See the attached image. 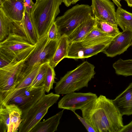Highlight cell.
Instances as JSON below:
<instances>
[{
    "label": "cell",
    "mask_w": 132,
    "mask_h": 132,
    "mask_svg": "<svg viewBox=\"0 0 132 132\" xmlns=\"http://www.w3.org/2000/svg\"><path fill=\"white\" fill-rule=\"evenodd\" d=\"M3 105L7 109L9 114L10 123L7 132L18 131L19 126L22 121V111L13 104Z\"/></svg>",
    "instance_id": "ffe728a7"
},
{
    "label": "cell",
    "mask_w": 132,
    "mask_h": 132,
    "mask_svg": "<svg viewBox=\"0 0 132 132\" xmlns=\"http://www.w3.org/2000/svg\"><path fill=\"white\" fill-rule=\"evenodd\" d=\"M132 42V31H123L115 37L102 52L107 56L113 57L126 51Z\"/></svg>",
    "instance_id": "8fae6325"
},
{
    "label": "cell",
    "mask_w": 132,
    "mask_h": 132,
    "mask_svg": "<svg viewBox=\"0 0 132 132\" xmlns=\"http://www.w3.org/2000/svg\"><path fill=\"white\" fill-rule=\"evenodd\" d=\"M80 0H74L73 2V4H76L78 1Z\"/></svg>",
    "instance_id": "f35d334b"
},
{
    "label": "cell",
    "mask_w": 132,
    "mask_h": 132,
    "mask_svg": "<svg viewBox=\"0 0 132 132\" xmlns=\"http://www.w3.org/2000/svg\"><path fill=\"white\" fill-rule=\"evenodd\" d=\"M22 21L23 28L24 38L31 44L36 45L39 40V37L26 9Z\"/></svg>",
    "instance_id": "d6986e66"
},
{
    "label": "cell",
    "mask_w": 132,
    "mask_h": 132,
    "mask_svg": "<svg viewBox=\"0 0 132 132\" xmlns=\"http://www.w3.org/2000/svg\"><path fill=\"white\" fill-rule=\"evenodd\" d=\"M11 20L0 9V42L6 39L10 34V26Z\"/></svg>",
    "instance_id": "d4e9b609"
},
{
    "label": "cell",
    "mask_w": 132,
    "mask_h": 132,
    "mask_svg": "<svg viewBox=\"0 0 132 132\" xmlns=\"http://www.w3.org/2000/svg\"><path fill=\"white\" fill-rule=\"evenodd\" d=\"M73 112L85 127L87 131L96 132L93 127L87 122L85 119L83 117H81L75 112Z\"/></svg>",
    "instance_id": "1f68e13d"
},
{
    "label": "cell",
    "mask_w": 132,
    "mask_h": 132,
    "mask_svg": "<svg viewBox=\"0 0 132 132\" xmlns=\"http://www.w3.org/2000/svg\"><path fill=\"white\" fill-rule=\"evenodd\" d=\"M36 46L16 35L10 33L5 40L0 43V52L17 61L26 57Z\"/></svg>",
    "instance_id": "ba28073f"
},
{
    "label": "cell",
    "mask_w": 132,
    "mask_h": 132,
    "mask_svg": "<svg viewBox=\"0 0 132 132\" xmlns=\"http://www.w3.org/2000/svg\"><path fill=\"white\" fill-rule=\"evenodd\" d=\"M95 67L87 61L83 62L74 69L68 72L56 83L55 93L66 94L88 87L94 77Z\"/></svg>",
    "instance_id": "7a4b0ae2"
},
{
    "label": "cell",
    "mask_w": 132,
    "mask_h": 132,
    "mask_svg": "<svg viewBox=\"0 0 132 132\" xmlns=\"http://www.w3.org/2000/svg\"><path fill=\"white\" fill-rule=\"evenodd\" d=\"M44 86H31L8 91L0 92V104H13L22 112L30 108L45 94Z\"/></svg>",
    "instance_id": "5b68a950"
},
{
    "label": "cell",
    "mask_w": 132,
    "mask_h": 132,
    "mask_svg": "<svg viewBox=\"0 0 132 132\" xmlns=\"http://www.w3.org/2000/svg\"><path fill=\"white\" fill-rule=\"evenodd\" d=\"M95 27L108 35L115 37L119 34L120 31L118 25L95 18Z\"/></svg>",
    "instance_id": "cb8c5ba5"
},
{
    "label": "cell",
    "mask_w": 132,
    "mask_h": 132,
    "mask_svg": "<svg viewBox=\"0 0 132 132\" xmlns=\"http://www.w3.org/2000/svg\"><path fill=\"white\" fill-rule=\"evenodd\" d=\"M47 34L48 39L51 40H58L61 37L55 22L50 29Z\"/></svg>",
    "instance_id": "f546056e"
},
{
    "label": "cell",
    "mask_w": 132,
    "mask_h": 132,
    "mask_svg": "<svg viewBox=\"0 0 132 132\" xmlns=\"http://www.w3.org/2000/svg\"><path fill=\"white\" fill-rule=\"evenodd\" d=\"M128 6L132 7V0H126Z\"/></svg>",
    "instance_id": "8d00e7d4"
},
{
    "label": "cell",
    "mask_w": 132,
    "mask_h": 132,
    "mask_svg": "<svg viewBox=\"0 0 132 132\" xmlns=\"http://www.w3.org/2000/svg\"><path fill=\"white\" fill-rule=\"evenodd\" d=\"M131 46H132V43H131Z\"/></svg>",
    "instance_id": "ab89813d"
},
{
    "label": "cell",
    "mask_w": 132,
    "mask_h": 132,
    "mask_svg": "<svg viewBox=\"0 0 132 132\" xmlns=\"http://www.w3.org/2000/svg\"><path fill=\"white\" fill-rule=\"evenodd\" d=\"M64 110L44 121L39 122L30 132H54L56 131Z\"/></svg>",
    "instance_id": "ac0fdd59"
},
{
    "label": "cell",
    "mask_w": 132,
    "mask_h": 132,
    "mask_svg": "<svg viewBox=\"0 0 132 132\" xmlns=\"http://www.w3.org/2000/svg\"><path fill=\"white\" fill-rule=\"evenodd\" d=\"M5 0H0V6H1Z\"/></svg>",
    "instance_id": "74e56055"
},
{
    "label": "cell",
    "mask_w": 132,
    "mask_h": 132,
    "mask_svg": "<svg viewBox=\"0 0 132 132\" xmlns=\"http://www.w3.org/2000/svg\"><path fill=\"white\" fill-rule=\"evenodd\" d=\"M115 37L110 36L95 27L79 42L83 46L86 47L100 44L108 45Z\"/></svg>",
    "instance_id": "2e32d148"
},
{
    "label": "cell",
    "mask_w": 132,
    "mask_h": 132,
    "mask_svg": "<svg viewBox=\"0 0 132 132\" xmlns=\"http://www.w3.org/2000/svg\"><path fill=\"white\" fill-rule=\"evenodd\" d=\"M63 0H36L31 9L30 18L39 39L47 34L60 12Z\"/></svg>",
    "instance_id": "3957f363"
},
{
    "label": "cell",
    "mask_w": 132,
    "mask_h": 132,
    "mask_svg": "<svg viewBox=\"0 0 132 132\" xmlns=\"http://www.w3.org/2000/svg\"><path fill=\"white\" fill-rule=\"evenodd\" d=\"M24 4L25 9L30 16L31 9L34 3L32 0H24Z\"/></svg>",
    "instance_id": "d6a6232c"
},
{
    "label": "cell",
    "mask_w": 132,
    "mask_h": 132,
    "mask_svg": "<svg viewBox=\"0 0 132 132\" xmlns=\"http://www.w3.org/2000/svg\"><path fill=\"white\" fill-rule=\"evenodd\" d=\"M113 2L117 5L118 7H121V5L120 2L121 0H112ZM126 1V0H124Z\"/></svg>",
    "instance_id": "d590c367"
},
{
    "label": "cell",
    "mask_w": 132,
    "mask_h": 132,
    "mask_svg": "<svg viewBox=\"0 0 132 132\" xmlns=\"http://www.w3.org/2000/svg\"><path fill=\"white\" fill-rule=\"evenodd\" d=\"M59 40H49L47 33L41 38L24 61L15 84L25 77L35 67L49 62L55 54Z\"/></svg>",
    "instance_id": "277c9868"
},
{
    "label": "cell",
    "mask_w": 132,
    "mask_h": 132,
    "mask_svg": "<svg viewBox=\"0 0 132 132\" xmlns=\"http://www.w3.org/2000/svg\"><path fill=\"white\" fill-rule=\"evenodd\" d=\"M97 97L96 94L91 92H74L67 94L58 102V108L70 110L74 112L76 110H81Z\"/></svg>",
    "instance_id": "30bf717a"
},
{
    "label": "cell",
    "mask_w": 132,
    "mask_h": 132,
    "mask_svg": "<svg viewBox=\"0 0 132 132\" xmlns=\"http://www.w3.org/2000/svg\"><path fill=\"white\" fill-rule=\"evenodd\" d=\"M49 62L42 64L37 75L30 86L39 87L44 86L45 79Z\"/></svg>",
    "instance_id": "4316f807"
},
{
    "label": "cell",
    "mask_w": 132,
    "mask_h": 132,
    "mask_svg": "<svg viewBox=\"0 0 132 132\" xmlns=\"http://www.w3.org/2000/svg\"><path fill=\"white\" fill-rule=\"evenodd\" d=\"M69 44L67 36L61 37L55 54L49 62L50 65L54 68L61 61L66 57Z\"/></svg>",
    "instance_id": "44dd1931"
},
{
    "label": "cell",
    "mask_w": 132,
    "mask_h": 132,
    "mask_svg": "<svg viewBox=\"0 0 132 132\" xmlns=\"http://www.w3.org/2000/svg\"><path fill=\"white\" fill-rule=\"evenodd\" d=\"M60 95L52 92L44 94L35 104L27 111L22 112V121L19 132H30L44 117L49 109L59 100Z\"/></svg>",
    "instance_id": "52a82bcc"
},
{
    "label": "cell",
    "mask_w": 132,
    "mask_h": 132,
    "mask_svg": "<svg viewBox=\"0 0 132 132\" xmlns=\"http://www.w3.org/2000/svg\"><path fill=\"white\" fill-rule=\"evenodd\" d=\"M91 6L93 17L118 25L115 6L110 0H92Z\"/></svg>",
    "instance_id": "7c38bea8"
},
{
    "label": "cell",
    "mask_w": 132,
    "mask_h": 132,
    "mask_svg": "<svg viewBox=\"0 0 132 132\" xmlns=\"http://www.w3.org/2000/svg\"><path fill=\"white\" fill-rule=\"evenodd\" d=\"M0 9L10 19L21 21L25 9L24 0H5L0 6Z\"/></svg>",
    "instance_id": "5bb4252c"
},
{
    "label": "cell",
    "mask_w": 132,
    "mask_h": 132,
    "mask_svg": "<svg viewBox=\"0 0 132 132\" xmlns=\"http://www.w3.org/2000/svg\"><path fill=\"white\" fill-rule=\"evenodd\" d=\"M0 105V132H7L10 120L9 113L5 105Z\"/></svg>",
    "instance_id": "83f0119b"
},
{
    "label": "cell",
    "mask_w": 132,
    "mask_h": 132,
    "mask_svg": "<svg viewBox=\"0 0 132 132\" xmlns=\"http://www.w3.org/2000/svg\"><path fill=\"white\" fill-rule=\"evenodd\" d=\"M80 110L96 132H119L124 126L123 115L113 100L105 96L100 95Z\"/></svg>",
    "instance_id": "6da1fadb"
},
{
    "label": "cell",
    "mask_w": 132,
    "mask_h": 132,
    "mask_svg": "<svg viewBox=\"0 0 132 132\" xmlns=\"http://www.w3.org/2000/svg\"><path fill=\"white\" fill-rule=\"evenodd\" d=\"M30 54L20 61L14 59L10 64L0 68V92L8 91L13 88L24 61Z\"/></svg>",
    "instance_id": "9c48e42d"
},
{
    "label": "cell",
    "mask_w": 132,
    "mask_h": 132,
    "mask_svg": "<svg viewBox=\"0 0 132 132\" xmlns=\"http://www.w3.org/2000/svg\"><path fill=\"white\" fill-rule=\"evenodd\" d=\"M93 17L92 7L86 4H77L56 19L61 37L68 36L79 25Z\"/></svg>",
    "instance_id": "8992f818"
},
{
    "label": "cell",
    "mask_w": 132,
    "mask_h": 132,
    "mask_svg": "<svg viewBox=\"0 0 132 132\" xmlns=\"http://www.w3.org/2000/svg\"><path fill=\"white\" fill-rule=\"evenodd\" d=\"M113 67L117 75L125 77L132 76V59H120L113 64Z\"/></svg>",
    "instance_id": "603a6c76"
},
{
    "label": "cell",
    "mask_w": 132,
    "mask_h": 132,
    "mask_svg": "<svg viewBox=\"0 0 132 132\" xmlns=\"http://www.w3.org/2000/svg\"><path fill=\"white\" fill-rule=\"evenodd\" d=\"M74 0H63V3L67 7L73 4Z\"/></svg>",
    "instance_id": "e575fe53"
},
{
    "label": "cell",
    "mask_w": 132,
    "mask_h": 132,
    "mask_svg": "<svg viewBox=\"0 0 132 132\" xmlns=\"http://www.w3.org/2000/svg\"><path fill=\"white\" fill-rule=\"evenodd\" d=\"M14 59L0 52V68L8 65Z\"/></svg>",
    "instance_id": "4dcf8cb0"
},
{
    "label": "cell",
    "mask_w": 132,
    "mask_h": 132,
    "mask_svg": "<svg viewBox=\"0 0 132 132\" xmlns=\"http://www.w3.org/2000/svg\"><path fill=\"white\" fill-rule=\"evenodd\" d=\"M95 19L94 17L78 26L67 36L69 44L81 41L95 27Z\"/></svg>",
    "instance_id": "e0dca14e"
},
{
    "label": "cell",
    "mask_w": 132,
    "mask_h": 132,
    "mask_svg": "<svg viewBox=\"0 0 132 132\" xmlns=\"http://www.w3.org/2000/svg\"><path fill=\"white\" fill-rule=\"evenodd\" d=\"M116 19L117 23L123 31H132V13L121 7L116 11Z\"/></svg>",
    "instance_id": "7402d4cb"
},
{
    "label": "cell",
    "mask_w": 132,
    "mask_h": 132,
    "mask_svg": "<svg viewBox=\"0 0 132 132\" xmlns=\"http://www.w3.org/2000/svg\"><path fill=\"white\" fill-rule=\"evenodd\" d=\"M66 58L73 59H82L91 57L103 52L107 45L100 44L86 47L83 46L80 42L69 44Z\"/></svg>",
    "instance_id": "4fadbf2b"
},
{
    "label": "cell",
    "mask_w": 132,
    "mask_h": 132,
    "mask_svg": "<svg viewBox=\"0 0 132 132\" xmlns=\"http://www.w3.org/2000/svg\"><path fill=\"white\" fill-rule=\"evenodd\" d=\"M54 69L49 64L46 71L44 84L45 92L47 93L53 89V85L55 82V73Z\"/></svg>",
    "instance_id": "f1b7e54d"
},
{
    "label": "cell",
    "mask_w": 132,
    "mask_h": 132,
    "mask_svg": "<svg viewBox=\"0 0 132 132\" xmlns=\"http://www.w3.org/2000/svg\"><path fill=\"white\" fill-rule=\"evenodd\" d=\"M42 65L34 68L27 76L15 85L13 89L10 90L30 86L38 73Z\"/></svg>",
    "instance_id": "484cf974"
},
{
    "label": "cell",
    "mask_w": 132,
    "mask_h": 132,
    "mask_svg": "<svg viewBox=\"0 0 132 132\" xmlns=\"http://www.w3.org/2000/svg\"><path fill=\"white\" fill-rule=\"evenodd\" d=\"M119 132H132V121L127 125L124 126Z\"/></svg>",
    "instance_id": "836d02e7"
},
{
    "label": "cell",
    "mask_w": 132,
    "mask_h": 132,
    "mask_svg": "<svg viewBox=\"0 0 132 132\" xmlns=\"http://www.w3.org/2000/svg\"><path fill=\"white\" fill-rule=\"evenodd\" d=\"M113 102L123 116L132 115V82Z\"/></svg>",
    "instance_id": "9a60e30c"
}]
</instances>
